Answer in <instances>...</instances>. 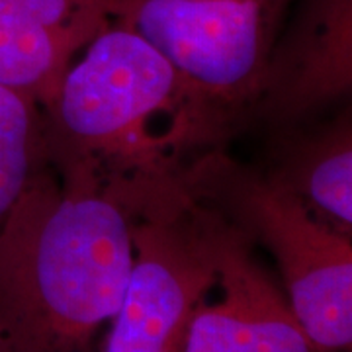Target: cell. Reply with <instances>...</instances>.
<instances>
[{"mask_svg":"<svg viewBox=\"0 0 352 352\" xmlns=\"http://www.w3.org/2000/svg\"><path fill=\"white\" fill-rule=\"evenodd\" d=\"M43 116L61 184L108 196L131 219L192 200L196 168L229 133L149 41L113 20L76 55Z\"/></svg>","mask_w":352,"mask_h":352,"instance_id":"cell-1","label":"cell"},{"mask_svg":"<svg viewBox=\"0 0 352 352\" xmlns=\"http://www.w3.org/2000/svg\"><path fill=\"white\" fill-rule=\"evenodd\" d=\"M106 22L102 0H0V87L45 108Z\"/></svg>","mask_w":352,"mask_h":352,"instance_id":"cell-8","label":"cell"},{"mask_svg":"<svg viewBox=\"0 0 352 352\" xmlns=\"http://www.w3.org/2000/svg\"><path fill=\"white\" fill-rule=\"evenodd\" d=\"M50 164L38 102L0 87V227L34 176Z\"/></svg>","mask_w":352,"mask_h":352,"instance_id":"cell-10","label":"cell"},{"mask_svg":"<svg viewBox=\"0 0 352 352\" xmlns=\"http://www.w3.org/2000/svg\"><path fill=\"white\" fill-rule=\"evenodd\" d=\"M192 198L214 206L276 261L289 307L321 352H351L352 235L325 223L270 173L221 149L204 159Z\"/></svg>","mask_w":352,"mask_h":352,"instance_id":"cell-3","label":"cell"},{"mask_svg":"<svg viewBox=\"0 0 352 352\" xmlns=\"http://www.w3.org/2000/svg\"><path fill=\"white\" fill-rule=\"evenodd\" d=\"M215 286L221 296L196 309L182 352H321L233 223Z\"/></svg>","mask_w":352,"mask_h":352,"instance_id":"cell-7","label":"cell"},{"mask_svg":"<svg viewBox=\"0 0 352 352\" xmlns=\"http://www.w3.org/2000/svg\"><path fill=\"white\" fill-rule=\"evenodd\" d=\"M124 206L41 168L0 227V352H92L133 263Z\"/></svg>","mask_w":352,"mask_h":352,"instance_id":"cell-2","label":"cell"},{"mask_svg":"<svg viewBox=\"0 0 352 352\" xmlns=\"http://www.w3.org/2000/svg\"><path fill=\"white\" fill-rule=\"evenodd\" d=\"M294 2L102 0L108 20L149 41L227 131L252 113Z\"/></svg>","mask_w":352,"mask_h":352,"instance_id":"cell-4","label":"cell"},{"mask_svg":"<svg viewBox=\"0 0 352 352\" xmlns=\"http://www.w3.org/2000/svg\"><path fill=\"white\" fill-rule=\"evenodd\" d=\"M319 219L352 235V127L349 116L315 135L294 138L268 170Z\"/></svg>","mask_w":352,"mask_h":352,"instance_id":"cell-9","label":"cell"},{"mask_svg":"<svg viewBox=\"0 0 352 352\" xmlns=\"http://www.w3.org/2000/svg\"><path fill=\"white\" fill-rule=\"evenodd\" d=\"M229 219L192 200L133 219V263L102 352H182L215 288Z\"/></svg>","mask_w":352,"mask_h":352,"instance_id":"cell-5","label":"cell"},{"mask_svg":"<svg viewBox=\"0 0 352 352\" xmlns=\"http://www.w3.org/2000/svg\"><path fill=\"white\" fill-rule=\"evenodd\" d=\"M352 88V0H296L270 53L252 113L296 127Z\"/></svg>","mask_w":352,"mask_h":352,"instance_id":"cell-6","label":"cell"}]
</instances>
